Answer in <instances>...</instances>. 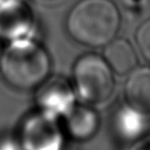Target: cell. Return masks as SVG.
<instances>
[{
    "instance_id": "cell-11",
    "label": "cell",
    "mask_w": 150,
    "mask_h": 150,
    "mask_svg": "<svg viewBox=\"0 0 150 150\" xmlns=\"http://www.w3.org/2000/svg\"><path fill=\"white\" fill-rule=\"evenodd\" d=\"M0 150H20V148L12 139H4L0 141Z\"/></svg>"
},
{
    "instance_id": "cell-3",
    "label": "cell",
    "mask_w": 150,
    "mask_h": 150,
    "mask_svg": "<svg viewBox=\"0 0 150 150\" xmlns=\"http://www.w3.org/2000/svg\"><path fill=\"white\" fill-rule=\"evenodd\" d=\"M74 82L81 97L94 104L107 100L115 85L112 69L96 54H85L76 61Z\"/></svg>"
},
{
    "instance_id": "cell-4",
    "label": "cell",
    "mask_w": 150,
    "mask_h": 150,
    "mask_svg": "<svg viewBox=\"0 0 150 150\" xmlns=\"http://www.w3.org/2000/svg\"><path fill=\"white\" fill-rule=\"evenodd\" d=\"M22 141L25 150H59L60 135L45 115H35L23 125Z\"/></svg>"
},
{
    "instance_id": "cell-5",
    "label": "cell",
    "mask_w": 150,
    "mask_h": 150,
    "mask_svg": "<svg viewBox=\"0 0 150 150\" xmlns=\"http://www.w3.org/2000/svg\"><path fill=\"white\" fill-rule=\"evenodd\" d=\"M38 103L51 115L70 112L73 104V94L70 86L62 79L49 81L38 93Z\"/></svg>"
},
{
    "instance_id": "cell-7",
    "label": "cell",
    "mask_w": 150,
    "mask_h": 150,
    "mask_svg": "<svg viewBox=\"0 0 150 150\" xmlns=\"http://www.w3.org/2000/svg\"><path fill=\"white\" fill-rule=\"evenodd\" d=\"M104 56L109 67L119 75L129 73L138 62L134 47L125 39L112 40L105 49Z\"/></svg>"
},
{
    "instance_id": "cell-9",
    "label": "cell",
    "mask_w": 150,
    "mask_h": 150,
    "mask_svg": "<svg viewBox=\"0 0 150 150\" xmlns=\"http://www.w3.org/2000/svg\"><path fill=\"white\" fill-rule=\"evenodd\" d=\"M116 124L119 134L126 139H134L145 129V120L135 108H122L117 114Z\"/></svg>"
},
{
    "instance_id": "cell-10",
    "label": "cell",
    "mask_w": 150,
    "mask_h": 150,
    "mask_svg": "<svg viewBox=\"0 0 150 150\" xmlns=\"http://www.w3.org/2000/svg\"><path fill=\"white\" fill-rule=\"evenodd\" d=\"M136 42L146 60L150 61V19L140 24L136 32Z\"/></svg>"
},
{
    "instance_id": "cell-12",
    "label": "cell",
    "mask_w": 150,
    "mask_h": 150,
    "mask_svg": "<svg viewBox=\"0 0 150 150\" xmlns=\"http://www.w3.org/2000/svg\"><path fill=\"white\" fill-rule=\"evenodd\" d=\"M145 142L147 144L148 148L146 147V145L144 144V141H142V144H140L139 146H137L136 149H135V150H150V138H148L147 140H145Z\"/></svg>"
},
{
    "instance_id": "cell-1",
    "label": "cell",
    "mask_w": 150,
    "mask_h": 150,
    "mask_svg": "<svg viewBox=\"0 0 150 150\" xmlns=\"http://www.w3.org/2000/svg\"><path fill=\"white\" fill-rule=\"evenodd\" d=\"M120 25V14L112 0H81L71 9L66 29L76 42L103 47L114 40Z\"/></svg>"
},
{
    "instance_id": "cell-6",
    "label": "cell",
    "mask_w": 150,
    "mask_h": 150,
    "mask_svg": "<svg viewBox=\"0 0 150 150\" xmlns=\"http://www.w3.org/2000/svg\"><path fill=\"white\" fill-rule=\"evenodd\" d=\"M125 94L130 107L140 112H150V70L139 69L128 79Z\"/></svg>"
},
{
    "instance_id": "cell-13",
    "label": "cell",
    "mask_w": 150,
    "mask_h": 150,
    "mask_svg": "<svg viewBox=\"0 0 150 150\" xmlns=\"http://www.w3.org/2000/svg\"><path fill=\"white\" fill-rule=\"evenodd\" d=\"M0 56H1V44H0Z\"/></svg>"
},
{
    "instance_id": "cell-2",
    "label": "cell",
    "mask_w": 150,
    "mask_h": 150,
    "mask_svg": "<svg viewBox=\"0 0 150 150\" xmlns=\"http://www.w3.org/2000/svg\"><path fill=\"white\" fill-rule=\"evenodd\" d=\"M51 62L45 50L30 41L12 43L0 56V72L5 81L17 89L41 85L50 73Z\"/></svg>"
},
{
    "instance_id": "cell-8",
    "label": "cell",
    "mask_w": 150,
    "mask_h": 150,
    "mask_svg": "<svg viewBox=\"0 0 150 150\" xmlns=\"http://www.w3.org/2000/svg\"><path fill=\"white\" fill-rule=\"evenodd\" d=\"M66 129L77 140H86L95 135L98 129L96 112L86 107L71 108L66 118Z\"/></svg>"
}]
</instances>
